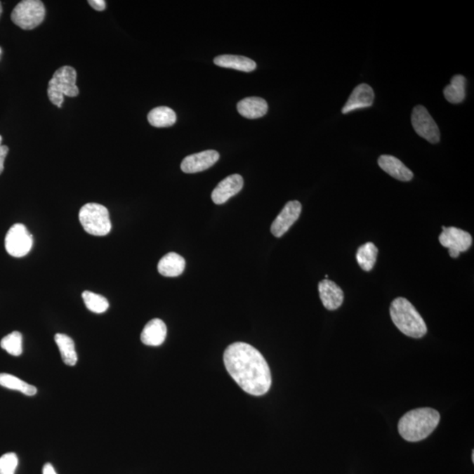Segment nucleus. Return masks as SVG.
I'll use <instances>...</instances> for the list:
<instances>
[{
	"mask_svg": "<svg viewBox=\"0 0 474 474\" xmlns=\"http://www.w3.org/2000/svg\"><path fill=\"white\" fill-rule=\"evenodd\" d=\"M55 341L59 348L63 363L70 367H74L77 362L74 341L65 334H56Z\"/></svg>",
	"mask_w": 474,
	"mask_h": 474,
	"instance_id": "22",
	"label": "nucleus"
},
{
	"mask_svg": "<svg viewBox=\"0 0 474 474\" xmlns=\"http://www.w3.org/2000/svg\"><path fill=\"white\" fill-rule=\"evenodd\" d=\"M0 346L12 356L19 357L23 351L22 335L20 332L13 331L4 337Z\"/></svg>",
	"mask_w": 474,
	"mask_h": 474,
	"instance_id": "26",
	"label": "nucleus"
},
{
	"mask_svg": "<svg viewBox=\"0 0 474 474\" xmlns=\"http://www.w3.org/2000/svg\"><path fill=\"white\" fill-rule=\"evenodd\" d=\"M378 164L383 171L397 180L407 182L414 177L413 172L402 161L389 154H382L379 157Z\"/></svg>",
	"mask_w": 474,
	"mask_h": 474,
	"instance_id": "15",
	"label": "nucleus"
},
{
	"mask_svg": "<svg viewBox=\"0 0 474 474\" xmlns=\"http://www.w3.org/2000/svg\"><path fill=\"white\" fill-rule=\"evenodd\" d=\"M439 235V242L442 246L449 249L452 258H459L460 253L468 251L473 244V237L468 232L455 227H442Z\"/></svg>",
	"mask_w": 474,
	"mask_h": 474,
	"instance_id": "8",
	"label": "nucleus"
},
{
	"mask_svg": "<svg viewBox=\"0 0 474 474\" xmlns=\"http://www.w3.org/2000/svg\"><path fill=\"white\" fill-rule=\"evenodd\" d=\"M0 386L11 390H16L27 396H33L37 393L35 386L27 384L15 376L8 374H0Z\"/></svg>",
	"mask_w": 474,
	"mask_h": 474,
	"instance_id": "24",
	"label": "nucleus"
},
{
	"mask_svg": "<svg viewBox=\"0 0 474 474\" xmlns=\"http://www.w3.org/2000/svg\"><path fill=\"white\" fill-rule=\"evenodd\" d=\"M239 114L247 119H258L265 116L268 111V104L258 97H249L238 102Z\"/></svg>",
	"mask_w": 474,
	"mask_h": 474,
	"instance_id": "17",
	"label": "nucleus"
},
{
	"mask_svg": "<svg viewBox=\"0 0 474 474\" xmlns=\"http://www.w3.org/2000/svg\"><path fill=\"white\" fill-rule=\"evenodd\" d=\"M42 474H58L56 473L54 467L51 463H45L44 466V470H42Z\"/></svg>",
	"mask_w": 474,
	"mask_h": 474,
	"instance_id": "30",
	"label": "nucleus"
},
{
	"mask_svg": "<svg viewBox=\"0 0 474 474\" xmlns=\"http://www.w3.org/2000/svg\"><path fill=\"white\" fill-rule=\"evenodd\" d=\"M472 459H473V461H474V452H473V456H472Z\"/></svg>",
	"mask_w": 474,
	"mask_h": 474,
	"instance_id": "32",
	"label": "nucleus"
},
{
	"mask_svg": "<svg viewBox=\"0 0 474 474\" xmlns=\"http://www.w3.org/2000/svg\"><path fill=\"white\" fill-rule=\"evenodd\" d=\"M88 4L97 11H104L105 9V2L104 0H89Z\"/></svg>",
	"mask_w": 474,
	"mask_h": 474,
	"instance_id": "29",
	"label": "nucleus"
},
{
	"mask_svg": "<svg viewBox=\"0 0 474 474\" xmlns=\"http://www.w3.org/2000/svg\"><path fill=\"white\" fill-rule=\"evenodd\" d=\"M2 136H0V174L2 173L4 171V164H5L6 157L7 154H8V147L6 145H2Z\"/></svg>",
	"mask_w": 474,
	"mask_h": 474,
	"instance_id": "28",
	"label": "nucleus"
},
{
	"mask_svg": "<svg viewBox=\"0 0 474 474\" xmlns=\"http://www.w3.org/2000/svg\"><path fill=\"white\" fill-rule=\"evenodd\" d=\"M3 12V8H2V4L0 2V16H1Z\"/></svg>",
	"mask_w": 474,
	"mask_h": 474,
	"instance_id": "31",
	"label": "nucleus"
},
{
	"mask_svg": "<svg viewBox=\"0 0 474 474\" xmlns=\"http://www.w3.org/2000/svg\"><path fill=\"white\" fill-rule=\"evenodd\" d=\"M185 268V260L177 253L171 252L162 258L158 263V272L164 277H178L181 275Z\"/></svg>",
	"mask_w": 474,
	"mask_h": 474,
	"instance_id": "18",
	"label": "nucleus"
},
{
	"mask_svg": "<svg viewBox=\"0 0 474 474\" xmlns=\"http://www.w3.org/2000/svg\"><path fill=\"white\" fill-rule=\"evenodd\" d=\"M167 336V327L160 319H153L144 327L140 340L147 346H159Z\"/></svg>",
	"mask_w": 474,
	"mask_h": 474,
	"instance_id": "16",
	"label": "nucleus"
},
{
	"mask_svg": "<svg viewBox=\"0 0 474 474\" xmlns=\"http://www.w3.org/2000/svg\"><path fill=\"white\" fill-rule=\"evenodd\" d=\"M214 65L223 68L234 69L244 72H251L256 68V63L245 56L223 55L213 60Z\"/></svg>",
	"mask_w": 474,
	"mask_h": 474,
	"instance_id": "19",
	"label": "nucleus"
},
{
	"mask_svg": "<svg viewBox=\"0 0 474 474\" xmlns=\"http://www.w3.org/2000/svg\"><path fill=\"white\" fill-rule=\"evenodd\" d=\"M378 249L372 242H367L357 249V261L362 270L370 272L377 260Z\"/></svg>",
	"mask_w": 474,
	"mask_h": 474,
	"instance_id": "23",
	"label": "nucleus"
},
{
	"mask_svg": "<svg viewBox=\"0 0 474 474\" xmlns=\"http://www.w3.org/2000/svg\"><path fill=\"white\" fill-rule=\"evenodd\" d=\"M5 246L9 255L14 258H22L27 256L33 247V237L25 225L14 224L7 232Z\"/></svg>",
	"mask_w": 474,
	"mask_h": 474,
	"instance_id": "7",
	"label": "nucleus"
},
{
	"mask_svg": "<svg viewBox=\"0 0 474 474\" xmlns=\"http://www.w3.org/2000/svg\"><path fill=\"white\" fill-rule=\"evenodd\" d=\"M79 220L84 230L95 237L110 233L112 224L107 207L98 203H88L81 207Z\"/></svg>",
	"mask_w": 474,
	"mask_h": 474,
	"instance_id": "5",
	"label": "nucleus"
},
{
	"mask_svg": "<svg viewBox=\"0 0 474 474\" xmlns=\"http://www.w3.org/2000/svg\"><path fill=\"white\" fill-rule=\"evenodd\" d=\"M411 121L418 136L431 143H437L440 140L438 126L423 105H417L413 109Z\"/></svg>",
	"mask_w": 474,
	"mask_h": 474,
	"instance_id": "9",
	"label": "nucleus"
},
{
	"mask_svg": "<svg viewBox=\"0 0 474 474\" xmlns=\"http://www.w3.org/2000/svg\"><path fill=\"white\" fill-rule=\"evenodd\" d=\"M82 297L86 308L95 314H102V312L107 311L109 308L108 301L102 295L90 291H84Z\"/></svg>",
	"mask_w": 474,
	"mask_h": 474,
	"instance_id": "25",
	"label": "nucleus"
},
{
	"mask_svg": "<svg viewBox=\"0 0 474 474\" xmlns=\"http://www.w3.org/2000/svg\"><path fill=\"white\" fill-rule=\"evenodd\" d=\"M439 421L440 414L430 407L411 410L400 418L399 433L409 442L423 440L435 430Z\"/></svg>",
	"mask_w": 474,
	"mask_h": 474,
	"instance_id": "2",
	"label": "nucleus"
},
{
	"mask_svg": "<svg viewBox=\"0 0 474 474\" xmlns=\"http://www.w3.org/2000/svg\"><path fill=\"white\" fill-rule=\"evenodd\" d=\"M0 53H1V48H0Z\"/></svg>",
	"mask_w": 474,
	"mask_h": 474,
	"instance_id": "33",
	"label": "nucleus"
},
{
	"mask_svg": "<svg viewBox=\"0 0 474 474\" xmlns=\"http://www.w3.org/2000/svg\"><path fill=\"white\" fill-rule=\"evenodd\" d=\"M301 204L298 200H291L284 206L279 216L274 220L270 232L276 237H283L301 213Z\"/></svg>",
	"mask_w": 474,
	"mask_h": 474,
	"instance_id": "10",
	"label": "nucleus"
},
{
	"mask_svg": "<svg viewBox=\"0 0 474 474\" xmlns=\"http://www.w3.org/2000/svg\"><path fill=\"white\" fill-rule=\"evenodd\" d=\"M19 459L15 453L9 452L0 456V474H15Z\"/></svg>",
	"mask_w": 474,
	"mask_h": 474,
	"instance_id": "27",
	"label": "nucleus"
},
{
	"mask_svg": "<svg viewBox=\"0 0 474 474\" xmlns=\"http://www.w3.org/2000/svg\"><path fill=\"white\" fill-rule=\"evenodd\" d=\"M220 154L216 150H209L190 154L181 163V170L185 173H197L212 167L219 160Z\"/></svg>",
	"mask_w": 474,
	"mask_h": 474,
	"instance_id": "11",
	"label": "nucleus"
},
{
	"mask_svg": "<svg viewBox=\"0 0 474 474\" xmlns=\"http://www.w3.org/2000/svg\"><path fill=\"white\" fill-rule=\"evenodd\" d=\"M150 124L156 128H168L175 124L177 115L171 108L159 107L152 109L147 114Z\"/></svg>",
	"mask_w": 474,
	"mask_h": 474,
	"instance_id": "20",
	"label": "nucleus"
},
{
	"mask_svg": "<svg viewBox=\"0 0 474 474\" xmlns=\"http://www.w3.org/2000/svg\"><path fill=\"white\" fill-rule=\"evenodd\" d=\"M466 79L462 75H455L452 77L451 84L445 86L444 90L446 100L449 103H462L466 98Z\"/></svg>",
	"mask_w": 474,
	"mask_h": 474,
	"instance_id": "21",
	"label": "nucleus"
},
{
	"mask_svg": "<svg viewBox=\"0 0 474 474\" xmlns=\"http://www.w3.org/2000/svg\"><path fill=\"white\" fill-rule=\"evenodd\" d=\"M225 367L237 385L249 395L261 396L272 386L268 364L256 348L246 343L230 344L223 355Z\"/></svg>",
	"mask_w": 474,
	"mask_h": 474,
	"instance_id": "1",
	"label": "nucleus"
},
{
	"mask_svg": "<svg viewBox=\"0 0 474 474\" xmlns=\"http://www.w3.org/2000/svg\"><path fill=\"white\" fill-rule=\"evenodd\" d=\"M242 187H244V178L241 175L228 176L214 188L212 192L213 202L217 205H221V204L227 202L231 197L237 195Z\"/></svg>",
	"mask_w": 474,
	"mask_h": 474,
	"instance_id": "12",
	"label": "nucleus"
},
{
	"mask_svg": "<svg viewBox=\"0 0 474 474\" xmlns=\"http://www.w3.org/2000/svg\"><path fill=\"white\" fill-rule=\"evenodd\" d=\"M320 298L328 310H336L343 304L344 295L339 286L333 281L325 279L319 283Z\"/></svg>",
	"mask_w": 474,
	"mask_h": 474,
	"instance_id": "14",
	"label": "nucleus"
},
{
	"mask_svg": "<svg viewBox=\"0 0 474 474\" xmlns=\"http://www.w3.org/2000/svg\"><path fill=\"white\" fill-rule=\"evenodd\" d=\"M374 91L367 84H361L357 86L351 93L349 100L342 109L343 114L371 107L374 105Z\"/></svg>",
	"mask_w": 474,
	"mask_h": 474,
	"instance_id": "13",
	"label": "nucleus"
},
{
	"mask_svg": "<svg viewBox=\"0 0 474 474\" xmlns=\"http://www.w3.org/2000/svg\"><path fill=\"white\" fill-rule=\"evenodd\" d=\"M77 72L73 67L58 69L48 82V96L53 105L61 108L63 97H77L79 93L76 84Z\"/></svg>",
	"mask_w": 474,
	"mask_h": 474,
	"instance_id": "4",
	"label": "nucleus"
},
{
	"mask_svg": "<svg viewBox=\"0 0 474 474\" xmlns=\"http://www.w3.org/2000/svg\"><path fill=\"white\" fill-rule=\"evenodd\" d=\"M390 315L397 328L404 335L421 338L426 335L427 326L416 308L405 298H397L390 307Z\"/></svg>",
	"mask_w": 474,
	"mask_h": 474,
	"instance_id": "3",
	"label": "nucleus"
},
{
	"mask_svg": "<svg viewBox=\"0 0 474 474\" xmlns=\"http://www.w3.org/2000/svg\"><path fill=\"white\" fill-rule=\"evenodd\" d=\"M45 6L39 0H23L13 9L11 19L24 30H31L42 23L45 18Z\"/></svg>",
	"mask_w": 474,
	"mask_h": 474,
	"instance_id": "6",
	"label": "nucleus"
}]
</instances>
